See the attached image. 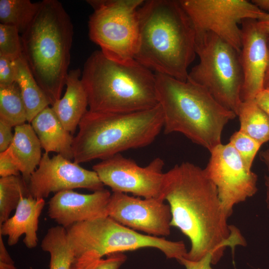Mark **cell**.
I'll list each match as a JSON object with an SVG mask.
<instances>
[{
	"label": "cell",
	"mask_w": 269,
	"mask_h": 269,
	"mask_svg": "<svg viewBox=\"0 0 269 269\" xmlns=\"http://www.w3.org/2000/svg\"><path fill=\"white\" fill-rule=\"evenodd\" d=\"M160 198L169 205L171 226L190 241L184 258L197 261L213 252L216 265L227 247L233 253L236 246H246L239 229L228 224L217 188L204 168L183 162L164 172Z\"/></svg>",
	"instance_id": "1"
},
{
	"label": "cell",
	"mask_w": 269,
	"mask_h": 269,
	"mask_svg": "<svg viewBox=\"0 0 269 269\" xmlns=\"http://www.w3.org/2000/svg\"><path fill=\"white\" fill-rule=\"evenodd\" d=\"M138 12L139 41L134 59L154 73L187 81L196 55V37L179 0L144 1Z\"/></svg>",
	"instance_id": "2"
},
{
	"label": "cell",
	"mask_w": 269,
	"mask_h": 269,
	"mask_svg": "<svg viewBox=\"0 0 269 269\" xmlns=\"http://www.w3.org/2000/svg\"><path fill=\"white\" fill-rule=\"evenodd\" d=\"M81 79L91 112L128 113L159 105L155 73L135 59L119 62L95 51Z\"/></svg>",
	"instance_id": "3"
},
{
	"label": "cell",
	"mask_w": 269,
	"mask_h": 269,
	"mask_svg": "<svg viewBox=\"0 0 269 269\" xmlns=\"http://www.w3.org/2000/svg\"><path fill=\"white\" fill-rule=\"evenodd\" d=\"M73 35L72 21L62 4L43 0L21 36L23 54L51 105L61 98L65 85Z\"/></svg>",
	"instance_id": "4"
},
{
	"label": "cell",
	"mask_w": 269,
	"mask_h": 269,
	"mask_svg": "<svg viewBox=\"0 0 269 269\" xmlns=\"http://www.w3.org/2000/svg\"><path fill=\"white\" fill-rule=\"evenodd\" d=\"M165 134L180 133L209 151L221 144L224 127L237 115L203 87L156 73Z\"/></svg>",
	"instance_id": "5"
},
{
	"label": "cell",
	"mask_w": 269,
	"mask_h": 269,
	"mask_svg": "<svg viewBox=\"0 0 269 269\" xmlns=\"http://www.w3.org/2000/svg\"><path fill=\"white\" fill-rule=\"evenodd\" d=\"M73 137V161L78 164L103 160L121 152L151 144L163 128L159 104L145 111L128 113L88 110Z\"/></svg>",
	"instance_id": "6"
},
{
	"label": "cell",
	"mask_w": 269,
	"mask_h": 269,
	"mask_svg": "<svg viewBox=\"0 0 269 269\" xmlns=\"http://www.w3.org/2000/svg\"><path fill=\"white\" fill-rule=\"evenodd\" d=\"M75 260L102 258L117 253L153 248L179 262L187 251L183 241L143 234L109 216L77 223L66 229Z\"/></svg>",
	"instance_id": "7"
},
{
	"label": "cell",
	"mask_w": 269,
	"mask_h": 269,
	"mask_svg": "<svg viewBox=\"0 0 269 269\" xmlns=\"http://www.w3.org/2000/svg\"><path fill=\"white\" fill-rule=\"evenodd\" d=\"M195 50L199 62L189 72L187 80L204 88L237 116L244 81L240 53L211 32L196 38Z\"/></svg>",
	"instance_id": "8"
},
{
	"label": "cell",
	"mask_w": 269,
	"mask_h": 269,
	"mask_svg": "<svg viewBox=\"0 0 269 269\" xmlns=\"http://www.w3.org/2000/svg\"><path fill=\"white\" fill-rule=\"evenodd\" d=\"M143 0H90V39L107 57L126 62L134 59L139 41L138 10Z\"/></svg>",
	"instance_id": "9"
},
{
	"label": "cell",
	"mask_w": 269,
	"mask_h": 269,
	"mask_svg": "<svg viewBox=\"0 0 269 269\" xmlns=\"http://www.w3.org/2000/svg\"><path fill=\"white\" fill-rule=\"evenodd\" d=\"M194 28L196 38L211 32L239 53L241 29L246 19L259 20L266 12L246 0H179Z\"/></svg>",
	"instance_id": "10"
},
{
	"label": "cell",
	"mask_w": 269,
	"mask_h": 269,
	"mask_svg": "<svg viewBox=\"0 0 269 269\" xmlns=\"http://www.w3.org/2000/svg\"><path fill=\"white\" fill-rule=\"evenodd\" d=\"M206 172L215 185L221 204L229 218L235 205L253 196L258 191V176L245 165L229 142L210 151Z\"/></svg>",
	"instance_id": "11"
},
{
	"label": "cell",
	"mask_w": 269,
	"mask_h": 269,
	"mask_svg": "<svg viewBox=\"0 0 269 269\" xmlns=\"http://www.w3.org/2000/svg\"><path fill=\"white\" fill-rule=\"evenodd\" d=\"M164 165L163 160L156 157L146 166H140L134 160L119 153L94 165L93 170L113 192L160 198Z\"/></svg>",
	"instance_id": "12"
},
{
	"label": "cell",
	"mask_w": 269,
	"mask_h": 269,
	"mask_svg": "<svg viewBox=\"0 0 269 269\" xmlns=\"http://www.w3.org/2000/svg\"><path fill=\"white\" fill-rule=\"evenodd\" d=\"M29 195L36 199L47 198L51 193L84 188L96 191L104 188L97 173L81 167L57 154L50 157L42 154L38 168L27 183Z\"/></svg>",
	"instance_id": "13"
},
{
	"label": "cell",
	"mask_w": 269,
	"mask_h": 269,
	"mask_svg": "<svg viewBox=\"0 0 269 269\" xmlns=\"http://www.w3.org/2000/svg\"><path fill=\"white\" fill-rule=\"evenodd\" d=\"M159 198H144L113 192L108 216L135 231L157 237L170 234L171 213L169 205Z\"/></svg>",
	"instance_id": "14"
},
{
	"label": "cell",
	"mask_w": 269,
	"mask_h": 269,
	"mask_svg": "<svg viewBox=\"0 0 269 269\" xmlns=\"http://www.w3.org/2000/svg\"><path fill=\"white\" fill-rule=\"evenodd\" d=\"M240 57L243 73L242 101L254 100L264 89L268 62V38L258 27L257 20L246 19L241 23Z\"/></svg>",
	"instance_id": "15"
},
{
	"label": "cell",
	"mask_w": 269,
	"mask_h": 269,
	"mask_svg": "<svg viewBox=\"0 0 269 269\" xmlns=\"http://www.w3.org/2000/svg\"><path fill=\"white\" fill-rule=\"evenodd\" d=\"M111 194L105 188L90 194L73 190L60 191L49 201L48 215L66 229L77 223L108 216Z\"/></svg>",
	"instance_id": "16"
},
{
	"label": "cell",
	"mask_w": 269,
	"mask_h": 269,
	"mask_svg": "<svg viewBox=\"0 0 269 269\" xmlns=\"http://www.w3.org/2000/svg\"><path fill=\"white\" fill-rule=\"evenodd\" d=\"M45 203L44 199H36L30 195L21 199L14 215L0 225V235L7 236L8 246L16 245L24 235L23 243L26 247H36L39 218Z\"/></svg>",
	"instance_id": "17"
},
{
	"label": "cell",
	"mask_w": 269,
	"mask_h": 269,
	"mask_svg": "<svg viewBox=\"0 0 269 269\" xmlns=\"http://www.w3.org/2000/svg\"><path fill=\"white\" fill-rule=\"evenodd\" d=\"M79 68L68 72L64 96L56 101L51 108L64 128L73 133L87 112L88 98L81 76Z\"/></svg>",
	"instance_id": "18"
},
{
	"label": "cell",
	"mask_w": 269,
	"mask_h": 269,
	"mask_svg": "<svg viewBox=\"0 0 269 269\" xmlns=\"http://www.w3.org/2000/svg\"><path fill=\"white\" fill-rule=\"evenodd\" d=\"M30 123L45 152H55L67 159H73V137L64 128L51 107L44 108Z\"/></svg>",
	"instance_id": "19"
},
{
	"label": "cell",
	"mask_w": 269,
	"mask_h": 269,
	"mask_svg": "<svg viewBox=\"0 0 269 269\" xmlns=\"http://www.w3.org/2000/svg\"><path fill=\"white\" fill-rule=\"evenodd\" d=\"M8 148L27 184L42 155L41 143L30 124L14 127L13 139Z\"/></svg>",
	"instance_id": "20"
},
{
	"label": "cell",
	"mask_w": 269,
	"mask_h": 269,
	"mask_svg": "<svg viewBox=\"0 0 269 269\" xmlns=\"http://www.w3.org/2000/svg\"><path fill=\"white\" fill-rule=\"evenodd\" d=\"M15 82L18 85L25 105L27 121L30 123L50 102L34 78L22 54L12 60Z\"/></svg>",
	"instance_id": "21"
},
{
	"label": "cell",
	"mask_w": 269,
	"mask_h": 269,
	"mask_svg": "<svg viewBox=\"0 0 269 269\" xmlns=\"http://www.w3.org/2000/svg\"><path fill=\"white\" fill-rule=\"evenodd\" d=\"M40 247L50 255L49 269H71L75 256L66 228L59 225L50 228Z\"/></svg>",
	"instance_id": "22"
},
{
	"label": "cell",
	"mask_w": 269,
	"mask_h": 269,
	"mask_svg": "<svg viewBox=\"0 0 269 269\" xmlns=\"http://www.w3.org/2000/svg\"><path fill=\"white\" fill-rule=\"evenodd\" d=\"M237 116L239 131L262 144L269 140V118L255 100L242 101Z\"/></svg>",
	"instance_id": "23"
},
{
	"label": "cell",
	"mask_w": 269,
	"mask_h": 269,
	"mask_svg": "<svg viewBox=\"0 0 269 269\" xmlns=\"http://www.w3.org/2000/svg\"><path fill=\"white\" fill-rule=\"evenodd\" d=\"M40 2L29 0H0V23L16 27L23 34L36 15Z\"/></svg>",
	"instance_id": "24"
},
{
	"label": "cell",
	"mask_w": 269,
	"mask_h": 269,
	"mask_svg": "<svg viewBox=\"0 0 269 269\" xmlns=\"http://www.w3.org/2000/svg\"><path fill=\"white\" fill-rule=\"evenodd\" d=\"M0 120L14 128L27 122L25 105L15 82L0 85Z\"/></svg>",
	"instance_id": "25"
},
{
	"label": "cell",
	"mask_w": 269,
	"mask_h": 269,
	"mask_svg": "<svg viewBox=\"0 0 269 269\" xmlns=\"http://www.w3.org/2000/svg\"><path fill=\"white\" fill-rule=\"evenodd\" d=\"M29 195L27 184L20 175L0 178V225L10 217L21 199Z\"/></svg>",
	"instance_id": "26"
},
{
	"label": "cell",
	"mask_w": 269,
	"mask_h": 269,
	"mask_svg": "<svg viewBox=\"0 0 269 269\" xmlns=\"http://www.w3.org/2000/svg\"><path fill=\"white\" fill-rule=\"evenodd\" d=\"M22 54L21 38L17 29L0 23V56L15 59Z\"/></svg>",
	"instance_id": "27"
},
{
	"label": "cell",
	"mask_w": 269,
	"mask_h": 269,
	"mask_svg": "<svg viewBox=\"0 0 269 269\" xmlns=\"http://www.w3.org/2000/svg\"><path fill=\"white\" fill-rule=\"evenodd\" d=\"M229 143L238 152L246 167L252 170L254 158L262 144L239 130L231 136Z\"/></svg>",
	"instance_id": "28"
},
{
	"label": "cell",
	"mask_w": 269,
	"mask_h": 269,
	"mask_svg": "<svg viewBox=\"0 0 269 269\" xmlns=\"http://www.w3.org/2000/svg\"><path fill=\"white\" fill-rule=\"evenodd\" d=\"M126 260L127 257L123 253L110 254L106 259L74 260L71 269H119Z\"/></svg>",
	"instance_id": "29"
},
{
	"label": "cell",
	"mask_w": 269,
	"mask_h": 269,
	"mask_svg": "<svg viewBox=\"0 0 269 269\" xmlns=\"http://www.w3.org/2000/svg\"><path fill=\"white\" fill-rule=\"evenodd\" d=\"M18 166L8 148L0 153V177L20 175Z\"/></svg>",
	"instance_id": "30"
},
{
	"label": "cell",
	"mask_w": 269,
	"mask_h": 269,
	"mask_svg": "<svg viewBox=\"0 0 269 269\" xmlns=\"http://www.w3.org/2000/svg\"><path fill=\"white\" fill-rule=\"evenodd\" d=\"M12 60L0 56V85H8L15 82Z\"/></svg>",
	"instance_id": "31"
},
{
	"label": "cell",
	"mask_w": 269,
	"mask_h": 269,
	"mask_svg": "<svg viewBox=\"0 0 269 269\" xmlns=\"http://www.w3.org/2000/svg\"><path fill=\"white\" fill-rule=\"evenodd\" d=\"M214 256V253L210 252L197 261H190L183 258L178 262L184 266L186 269H214L211 266Z\"/></svg>",
	"instance_id": "32"
},
{
	"label": "cell",
	"mask_w": 269,
	"mask_h": 269,
	"mask_svg": "<svg viewBox=\"0 0 269 269\" xmlns=\"http://www.w3.org/2000/svg\"><path fill=\"white\" fill-rule=\"evenodd\" d=\"M12 127L0 120V152L6 150L12 142L14 134Z\"/></svg>",
	"instance_id": "33"
},
{
	"label": "cell",
	"mask_w": 269,
	"mask_h": 269,
	"mask_svg": "<svg viewBox=\"0 0 269 269\" xmlns=\"http://www.w3.org/2000/svg\"><path fill=\"white\" fill-rule=\"evenodd\" d=\"M0 269H17L0 235Z\"/></svg>",
	"instance_id": "34"
},
{
	"label": "cell",
	"mask_w": 269,
	"mask_h": 269,
	"mask_svg": "<svg viewBox=\"0 0 269 269\" xmlns=\"http://www.w3.org/2000/svg\"><path fill=\"white\" fill-rule=\"evenodd\" d=\"M260 158L265 164L267 170V174L265 177V184L266 192V203L269 212V147L260 153Z\"/></svg>",
	"instance_id": "35"
},
{
	"label": "cell",
	"mask_w": 269,
	"mask_h": 269,
	"mask_svg": "<svg viewBox=\"0 0 269 269\" xmlns=\"http://www.w3.org/2000/svg\"><path fill=\"white\" fill-rule=\"evenodd\" d=\"M255 101L269 118V89H264L256 96Z\"/></svg>",
	"instance_id": "36"
},
{
	"label": "cell",
	"mask_w": 269,
	"mask_h": 269,
	"mask_svg": "<svg viewBox=\"0 0 269 269\" xmlns=\"http://www.w3.org/2000/svg\"><path fill=\"white\" fill-rule=\"evenodd\" d=\"M258 27L266 34L269 35V13H266L264 17L257 20Z\"/></svg>",
	"instance_id": "37"
},
{
	"label": "cell",
	"mask_w": 269,
	"mask_h": 269,
	"mask_svg": "<svg viewBox=\"0 0 269 269\" xmlns=\"http://www.w3.org/2000/svg\"><path fill=\"white\" fill-rule=\"evenodd\" d=\"M251 1L262 10L269 13V0H253Z\"/></svg>",
	"instance_id": "38"
},
{
	"label": "cell",
	"mask_w": 269,
	"mask_h": 269,
	"mask_svg": "<svg viewBox=\"0 0 269 269\" xmlns=\"http://www.w3.org/2000/svg\"><path fill=\"white\" fill-rule=\"evenodd\" d=\"M268 62L264 80V88L269 89V35L268 38Z\"/></svg>",
	"instance_id": "39"
}]
</instances>
